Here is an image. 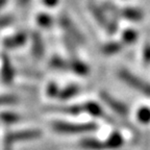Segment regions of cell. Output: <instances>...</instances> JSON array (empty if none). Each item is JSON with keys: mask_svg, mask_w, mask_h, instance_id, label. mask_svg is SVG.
<instances>
[{"mask_svg": "<svg viewBox=\"0 0 150 150\" xmlns=\"http://www.w3.org/2000/svg\"><path fill=\"white\" fill-rule=\"evenodd\" d=\"M137 117L138 120L143 123V124H148L150 122V108L147 106H142L139 108L138 112H137Z\"/></svg>", "mask_w": 150, "mask_h": 150, "instance_id": "obj_19", "label": "cell"}, {"mask_svg": "<svg viewBox=\"0 0 150 150\" xmlns=\"http://www.w3.org/2000/svg\"><path fill=\"white\" fill-rule=\"evenodd\" d=\"M104 145L108 149H118L123 145V138L118 132H114L108 137L106 142H104Z\"/></svg>", "mask_w": 150, "mask_h": 150, "instance_id": "obj_13", "label": "cell"}, {"mask_svg": "<svg viewBox=\"0 0 150 150\" xmlns=\"http://www.w3.org/2000/svg\"><path fill=\"white\" fill-rule=\"evenodd\" d=\"M31 51H33V55L38 59L43 57V55L45 53L43 39L38 31H35L31 35Z\"/></svg>", "mask_w": 150, "mask_h": 150, "instance_id": "obj_8", "label": "cell"}, {"mask_svg": "<svg viewBox=\"0 0 150 150\" xmlns=\"http://www.w3.org/2000/svg\"><path fill=\"white\" fill-rule=\"evenodd\" d=\"M82 110H86L87 112H89L90 115L94 116V117H102L103 116V110L101 108V106L98 103L94 102V101H88L81 106Z\"/></svg>", "mask_w": 150, "mask_h": 150, "instance_id": "obj_12", "label": "cell"}, {"mask_svg": "<svg viewBox=\"0 0 150 150\" xmlns=\"http://www.w3.org/2000/svg\"><path fill=\"white\" fill-rule=\"evenodd\" d=\"M29 1H30V0H17V3H18V5H20V6H24V5L27 4Z\"/></svg>", "mask_w": 150, "mask_h": 150, "instance_id": "obj_29", "label": "cell"}, {"mask_svg": "<svg viewBox=\"0 0 150 150\" xmlns=\"http://www.w3.org/2000/svg\"><path fill=\"white\" fill-rule=\"evenodd\" d=\"M42 132L39 129L29 128V129H21V130H16L13 132H9L6 137V143L13 144L15 142H20V141H29L35 140V139L40 138Z\"/></svg>", "mask_w": 150, "mask_h": 150, "instance_id": "obj_3", "label": "cell"}, {"mask_svg": "<svg viewBox=\"0 0 150 150\" xmlns=\"http://www.w3.org/2000/svg\"><path fill=\"white\" fill-rule=\"evenodd\" d=\"M138 39V33L134 29H127L122 33V42L125 44H132Z\"/></svg>", "mask_w": 150, "mask_h": 150, "instance_id": "obj_20", "label": "cell"}, {"mask_svg": "<svg viewBox=\"0 0 150 150\" xmlns=\"http://www.w3.org/2000/svg\"><path fill=\"white\" fill-rule=\"evenodd\" d=\"M122 49V44L119 42H110L105 44L102 47V52L106 55H112V54L118 53L121 51Z\"/></svg>", "mask_w": 150, "mask_h": 150, "instance_id": "obj_16", "label": "cell"}, {"mask_svg": "<svg viewBox=\"0 0 150 150\" xmlns=\"http://www.w3.org/2000/svg\"><path fill=\"white\" fill-rule=\"evenodd\" d=\"M6 1L7 0H0V9L2 8V7L6 4Z\"/></svg>", "mask_w": 150, "mask_h": 150, "instance_id": "obj_30", "label": "cell"}, {"mask_svg": "<svg viewBox=\"0 0 150 150\" xmlns=\"http://www.w3.org/2000/svg\"><path fill=\"white\" fill-rule=\"evenodd\" d=\"M57 112H67V114H71V115H76V114H79L82 110L81 106L77 105H71V106H59V108H55Z\"/></svg>", "mask_w": 150, "mask_h": 150, "instance_id": "obj_22", "label": "cell"}, {"mask_svg": "<svg viewBox=\"0 0 150 150\" xmlns=\"http://www.w3.org/2000/svg\"><path fill=\"white\" fill-rule=\"evenodd\" d=\"M78 92H79V87L78 86H75V84H71L66 87L65 89L61 90L59 94V98L61 100H67V99L72 98L73 96L77 95Z\"/></svg>", "mask_w": 150, "mask_h": 150, "instance_id": "obj_15", "label": "cell"}, {"mask_svg": "<svg viewBox=\"0 0 150 150\" xmlns=\"http://www.w3.org/2000/svg\"><path fill=\"white\" fill-rule=\"evenodd\" d=\"M26 41H27V35L24 31H21V33H17L13 35L6 37L3 40L2 44L5 49H15L24 45Z\"/></svg>", "mask_w": 150, "mask_h": 150, "instance_id": "obj_7", "label": "cell"}, {"mask_svg": "<svg viewBox=\"0 0 150 150\" xmlns=\"http://www.w3.org/2000/svg\"><path fill=\"white\" fill-rule=\"evenodd\" d=\"M143 61L146 65H149L150 64V44H147L145 47H144Z\"/></svg>", "mask_w": 150, "mask_h": 150, "instance_id": "obj_27", "label": "cell"}, {"mask_svg": "<svg viewBox=\"0 0 150 150\" xmlns=\"http://www.w3.org/2000/svg\"><path fill=\"white\" fill-rule=\"evenodd\" d=\"M119 17L130 20V21H140L143 19V13L134 7H125V8L120 9Z\"/></svg>", "mask_w": 150, "mask_h": 150, "instance_id": "obj_10", "label": "cell"}, {"mask_svg": "<svg viewBox=\"0 0 150 150\" xmlns=\"http://www.w3.org/2000/svg\"><path fill=\"white\" fill-rule=\"evenodd\" d=\"M18 102V98L14 95H0V106L11 105Z\"/></svg>", "mask_w": 150, "mask_h": 150, "instance_id": "obj_23", "label": "cell"}, {"mask_svg": "<svg viewBox=\"0 0 150 150\" xmlns=\"http://www.w3.org/2000/svg\"><path fill=\"white\" fill-rule=\"evenodd\" d=\"M104 28H105V30L108 31V33H110V35H114L118 29L117 21H115V20H108V23L106 24V26Z\"/></svg>", "mask_w": 150, "mask_h": 150, "instance_id": "obj_26", "label": "cell"}, {"mask_svg": "<svg viewBox=\"0 0 150 150\" xmlns=\"http://www.w3.org/2000/svg\"><path fill=\"white\" fill-rule=\"evenodd\" d=\"M59 23H61L62 27L65 29L66 33H68L70 39H72V40L75 41L76 43H83L84 42L83 35H81L79 29L74 25V23L71 21L70 18H68L67 16L61 17V19H59Z\"/></svg>", "mask_w": 150, "mask_h": 150, "instance_id": "obj_6", "label": "cell"}, {"mask_svg": "<svg viewBox=\"0 0 150 150\" xmlns=\"http://www.w3.org/2000/svg\"><path fill=\"white\" fill-rule=\"evenodd\" d=\"M68 69L72 70L73 72L76 73L77 75H80V76H86L90 72L89 66L87 64H84L83 62L79 61V59H72L70 63H68Z\"/></svg>", "mask_w": 150, "mask_h": 150, "instance_id": "obj_11", "label": "cell"}, {"mask_svg": "<svg viewBox=\"0 0 150 150\" xmlns=\"http://www.w3.org/2000/svg\"><path fill=\"white\" fill-rule=\"evenodd\" d=\"M118 76L123 82L129 86L130 88H132L136 91L140 92L141 94L146 95V96L150 97V83L147 81H145L142 78L138 77L136 74L131 73L130 71L122 69L118 72Z\"/></svg>", "mask_w": 150, "mask_h": 150, "instance_id": "obj_2", "label": "cell"}, {"mask_svg": "<svg viewBox=\"0 0 150 150\" xmlns=\"http://www.w3.org/2000/svg\"><path fill=\"white\" fill-rule=\"evenodd\" d=\"M37 22L41 27L48 28L53 23V19H52L51 16H49V15L47 14H40L38 15L37 17Z\"/></svg>", "mask_w": 150, "mask_h": 150, "instance_id": "obj_21", "label": "cell"}, {"mask_svg": "<svg viewBox=\"0 0 150 150\" xmlns=\"http://www.w3.org/2000/svg\"><path fill=\"white\" fill-rule=\"evenodd\" d=\"M13 22H14V18H13V16H9V15H3V16H0V28L6 27V26L11 25Z\"/></svg>", "mask_w": 150, "mask_h": 150, "instance_id": "obj_25", "label": "cell"}, {"mask_svg": "<svg viewBox=\"0 0 150 150\" xmlns=\"http://www.w3.org/2000/svg\"><path fill=\"white\" fill-rule=\"evenodd\" d=\"M89 9H90V12L92 13V15H93V17L95 18V20L98 22L99 25L105 27L106 24L108 23V20H110V19L106 17L105 13L103 12V9L101 8L99 5H97L96 3H94V2L89 3Z\"/></svg>", "mask_w": 150, "mask_h": 150, "instance_id": "obj_9", "label": "cell"}, {"mask_svg": "<svg viewBox=\"0 0 150 150\" xmlns=\"http://www.w3.org/2000/svg\"><path fill=\"white\" fill-rule=\"evenodd\" d=\"M51 127L54 131L64 134H77L83 132H90L97 129L95 123H70L64 121H54L51 123Z\"/></svg>", "mask_w": 150, "mask_h": 150, "instance_id": "obj_1", "label": "cell"}, {"mask_svg": "<svg viewBox=\"0 0 150 150\" xmlns=\"http://www.w3.org/2000/svg\"><path fill=\"white\" fill-rule=\"evenodd\" d=\"M15 77V70L11 59L6 54H2L0 59V78L4 84H11Z\"/></svg>", "mask_w": 150, "mask_h": 150, "instance_id": "obj_4", "label": "cell"}, {"mask_svg": "<svg viewBox=\"0 0 150 150\" xmlns=\"http://www.w3.org/2000/svg\"><path fill=\"white\" fill-rule=\"evenodd\" d=\"M100 98L102 99V101L105 103L106 105L110 106L115 112H117L120 116H126L128 114V108L125 105L124 103L121 102L118 99L114 98L112 96H110V94L106 93L105 91L100 92Z\"/></svg>", "mask_w": 150, "mask_h": 150, "instance_id": "obj_5", "label": "cell"}, {"mask_svg": "<svg viewBox=\"0 0 150 150\" xmlns=\"http://www.w3.org/2000/svg\"><path fill=\"white\" fill-rule=\"evenodd\" d=\"M44 4H46L47 6H54L55 4H57L59 0H43Z\"/></svg>", "mask_w": 150, "mask_h": 150, "instance_id": "obj_28", "label": "cell"}, {"mask_svg": "<svg viewBox=\"0 0 150 150\" xmlns=\"http://www.w3.org/2000/svg\"><path fill=\"white\" fill-rule=\"evenodd\" d=\"M49 65L51 68L56 69V70H66L68 69V63L66 61H64L62 57L59 56H53L49 62Z\"/></svg>", "mask_w": 150, "mask_h": 150, "instance_id": "obj_18", "label": "cell"}, {"mask_svg": "<svg viewBox=\"0 0 150 150\" xmlns=\"http://www.w3.org/2000/svg\"><path fill=\"white\" fill-rule=\"evenodd\" d=\"M20 119H21V117L18 114H16V112H0V121L5 123V124H13V123L18 122Z\"/></svg>", "mask_w": 150, "mask_h": 150, "instance_id": "obj_17", "label": "cell"}, {"mask_svg": "<svg viewBox=\"0 0 150 150\" xmlns=\"http://www.w3.org/2000/svg\"><path fill=\"white\" fill-rule=\"evenodd\" d=\"M80 144H81L82 147H84L86 149H89V150H103L105 148V145H104L103 142L93 138L83 139Z\"/></svg>", "mask_w": 150, "mask_h": 150, "instance_id": "obj_14", "label": "cell"}, {"mask_svg": "<svg viewBox=\"0 0 150 150\" xmlns=\"http://www.w3.org/2000/svg\"><path fill=\"white\" fill-rule=\"evenodd\" d=\"M59 91H61V90L59 89V86L56 83H54V82H50V83L47 86V89H46L47 95L50 97H59Z\"/></svg>", "mask_w": 150, "mask_h": 150, "instance_id": "obj_24", "label": "cell"}]
</instances>
